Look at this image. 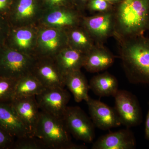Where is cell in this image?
I'll list each match as a JSON object with an SVG mask.
<instances>
[{
    "label": "cell",
    "mask_w": 149,
    "mask_h": 149,
    "mask_svg": "<svg viewBox=\"0 0 149 149\" xmlns=\"http://www.w3.org/2000/svg\"><path fill=\"white\" fill-rule=\"evenodd\" d=\"M17 80L0 76V103H10L13 100Z\"/></svg>",
    "instance_id": "cell-25"
},
{
    "label": "cell",
    "mask_w": 149,
    "mask_h": 149,
    "mask_svg": "<svg viewBox=\"0 0 149 149\" xmlns=\"http://www.w3.org/2000/svg\"><path fill=\"white\" fill-rule=\"evenodd\" d=\"M116 13L123 35L136 37L149 30V0H121L117 4Z\"/></svg>",
    "instance_id": "cell-2"
},
{
    "label": "cell",
    "mask_w": 149,
    "mask_h": 149,
    "mask_svg": "<svg viewBox=\"0 0 149 149\" xmlns=\"http://www.w3.org/2000/svg\"><path fill=\"white\" fill-rule=\"evenodd\" d=\"M120 56L129 82L149 85V38L142 35L131 37Z\"/></svg>",
    "instance_id": "cell-1"
},
{
    "label": "cell",
    "mask_w": 149,
    "mask_h": 149,
    "mask_svg": "<svg viewBox=\"0 0 149 149\" xmlns=\"http://www.w3.org/2000/svg\"><path fill=\"white\" fill-rule=\"evenodd\" d=\"M10 103L30 133L35 136L41 111L36 96L15 99Z\"/></svg>",
    "instance_id": "cell-14"
},
{
    "label": "cell",
    "mask_w": 149,
    "mask_h": 149,
    "mask_svg": "<svg viewBox=\"0 0 149 149\" xmlns=\"http://www.w3.org/2000/svg\"><path fill=\"white\" fill-rule=\"evenodd\" d=\"M111 4H117L121 1V0H105Z\"/></svg>",
    "instance_id": "cell-33"
},
{
    "label": "cell",
    "mask_w": 149,
    "mask_h": 149,
    "mask_svg": "<svg viewBox=\"0 0 149 149\" xmlns=\"http://www.w3.org/2000/svg\"><path fill=\"white\" fill-rule=\"evenodd\" d=\"M68 46L66 29L39 25L35 51L36 57L54 58Z\"/></svg>",
    "instance_id": "cell-6"
},
{
    "label": "cell",
    "mask_w": 149,
    "mask_h": 149,
    "mask_svg": "<svg viewBox=\"0 0 149 149\" xmlns=\"http://www.w3.org/2000/svg\"><path fill=\"white\" fill-rule=\"evenodd\" d=\"M32 73L45 88L65 86V77L53 58H37Z\"/></svg>",
    "instance_id": "cell-12"
},
{
    "label": "cell",
    "mask_w": 149,
    "mask_h": 149,
    "mask_svg": "<svg viewBox=\"0 0 149 149\" xmlns=\"http://www.w3.org/2000/svg\"><path fill=\"white\" fill-rule=\"evenodd\" d=\"M112 5L105 0H89L86 6L92 11L104 13L110 11Z\"/></svg>",
    "instance_id": "cell-26"
},
{
    "label": "cell",
    "mask_w": 149,
    "mask_h": 149,
    "mask_svg": "<svg viewBox=\"0 0 149 149\" xmlns=\"http://www.w3.org/2000/svg\"><path fill=\"white\" fill-rule=\"evenodd\" d=\"M41 139L33 135L15 139L12 149H47Z\"/></svg>",
    "instance_id": "cell-24"
},
{
    "label": "cell",
    "mask_w": 149,
    "mask_h": 149,
    "mask_svg": "<svg viewBox=\"0 0 149 149\" xmlns=\"http://www.w3.org/2000/svg\"><path fill=\"white\" fill-rule=\"evenodd\" d=\"M0 126L15 139L32 135L11 103H0Z\"/></svg>",
    "instance_id": "cell-16"
},
{
    "label": "cell",
    "mask_w": 149,
    "mask_h": 149,
    "mask_svg": "<svg viewBox=\"0 0 149 149\" xmlns=\"http://www.w3.org/2000/svg\"><path fill=\"white\" fill-rule=\"evenodd\" d=\"M13 0H0V15H6Z\"/></svg>",
    "instance_id": "cell-30"
},
{
    "label": "cell",
    "mask_w": 149,
    "mask_h": 149,
    "mask_svg": "<svg viewBox=\"0 0 149 149\" xmlns=\"http://www.w3.org/2000/svg\"><path fill=\"white\" fill-rule=\"evenodd\" d=\"M83 27L92 38L103 40L112 32L114 26L113 15L110 11L85 17L82 20Z\"/></svg>",
    "instance_id": "cell-17"
},
{
    "label": "cell",
    "mask_w": 149,
    "mask_h": 149,
    "mask_svg": "<svg viewBox=\"0 0 149 149\" xmlns=\"http://www.w3.org/2000/svg\"><path fill=\"white\" fill-rule=\"evenodd\" d=\"M70 97L69 92L61 87L45 88L36 96L40 111L62 118Z\"/></svg>",
    "instance_id": "cell-9"
},
{
    "label": "cell",
    "mask_w": 149,
    "mask_h": 149,
    "mask_svg": "<svg viewBox=\"0 0 149 149\" xmlns=\"http://www.w3.org/2000/svg\"><path fill=\"white\" fill-rule=\"evenodd\" d=\"M90 89L100 97H114L118 89L117 79L108 72L94 76L89 83Z\"/></svg>",
    "instance_id": "cell-21"
},
{
    "label": "cell",
    "mask_w": 149,
    "mask_h": 149,
    "mask_svg": "<svg viewBox=\"0 0 149 149\" xmlns=\"http://www.w3.org/2000/svg\"><path fill=\"white\" fill-rule=\"evenodd\" d=\"M38 28V24L11 27L6 45L20 52L36 57Z\"/></svg>",
    "instance_id": "cell-10"
},
{
    "label": "cell",
    "mask_w": 149,
    "mask_h": 149,
    "mask_svg": "<svg viewBox=\"0 0 149 149\" xmlns=\"http://www.w3.org/2000/svg\"><path fill=\"white\" fill-rule=\"evenodd\" d=\"M68 46L86 54L94 47L93 39L86 29L79 26L66 29Z\"/></svg>",
    "instance_id": "cell-23"
},
{
    "label": "cell",
    "mask_w": 149,
    "mask_h": 149,
    "mask_svg": "<svg viewBox=\"0 0 149 149\" xmlns=\"http://www.w3.org/2000/svg\"><path fill=\"white\" fill-rule=\"evenodd\" d=\"M35 136L52 149H85L87 147L72 143L71 135L63 119L42 111L35 130Z\"/></svg>",
    "instance_id": "cell-3"
},
{
    "label": "cell",
    "mask_w": 149,
    "mask_h": 149,
    "mask_svg": "<svg viewBox=\"0 0 149 149\" xmlns=\"http://www.w3.org/2000/svg\"><path fill=\"white\" fill-rule=\"evenodd\" d=\"M45 9L42 0H13L6 16L11 27L37 25Z\"/></svg>",
    "instance_id": "cell-5"
},
{
    "label": "cell",
    "mask_w": 149,
    "mask_h": 149,
    "mask_svg": "<svg viewBox=\"0 0 149 149\" xmlns=\"http://www.w3.org/2000/svg\"><path fill=\"white\" fill-rule=\"evenodd\" d=\"M114 58L108 51L94 47L85 54L83 67L88 72H100L108 68L114 62Z\"/></svg>",
    "instance_id": "cell-19"
},
{
    "label": "cell",
    "mask_w": 149,
    "mask_h": 149,
    "mask_svg": "<svg viewBox=\"0 0 149 149\" xmlns=\"http://www.w3.org/2000/svg\"><path fill=\"white\" fill-rule=\"evenodd\" d=\"M145 138L149 141V109L146 118L145 123Z\"/></svg>",
    "instance_id": "cell-31"
},
{
    "label": "cell",
    "mask_w": 149,
    "mask_h": 149,
    "mask_svg": "<svg viewBox=\"0 0 149 149\" xmlns=\"http://www.w3.org/2000/svg\"><path fill=\"white\" fill-rule=\"evenodd\" d=\"M15 140L0 126V149H12Z\"/></svg>",
    "instance_id": "cell-29"
},
{
    "label": "cell",
    "mask_w": 149,
    "mask_h": 149,
    "mask_svg": "<svg viewBox=\"0 0 149 149\" xmlns=\"http://www.w3.org/2000/svg\"><path fill=\"white\" fill-rule=\"evenodd\" d=\"M91 118L95 126L102 130H108L122 125L115 109L100 101L90 97L86 102Z\"/></svg>",
    "instance_id": "cell-13"
},
{
    "label": "cell",
    "mask_w": 149,
    "mask_h": 149,
    "mask_svg": "<svg viewBox=\"0 0 149 149\" xmlns=\"http://www.w3.org/2000/svg\"><path fill=\"white\" fill-rule=\"evenodd\" d=\"M74 8L58 7L45 9L38 24L65 29L79 26L81 20Z\"/></svg>",
    "instance_id": "cell-11"
},
{
    "label": "cell",
    "mask_w": 149,
    "mask_h": 149,
    "mask_svg": "<svg viewBox=\"0 0 149 149\" xmlns=\"http://www.w3.org/2000/svg\"><path fill=\"white\" fill-rule=\"evenodd\" d=\"M45 89V86L40 80L31 72L17 80L13 100L22 97L38 95Z\"/></svg>",
    "instance_id": "cell-22"
},
{
    "label": "cell",
    "mask_w": 149,
    "mask_h": 149,
    "mask_svg": "<svg viewBox=\"0 0 149 149\" xmlns=\"http://www.w3.org/2000/svg\"><path fill=\"white\" fill-rule=\"evenodd\" d=\"M77 7L85 6L89 0H74Z\"/></svg>",
    "instance_id": "cell-32"
},
{
    "label": "cell",
    "mask_w": 149,
    "mask_h": 149,
    "mask_svg": "<svg viewBox=\"0 0 149 149\" xmlns=\"http://www.w3.org/2000/svg\"><path fill=\"white\" fill-rule=\"evenodd\" d=\"M63 119L70 135L74 138L85 143L93 142L95 125L91 118L80 107H67Z\"/></svg>",
    "instance_id": "cell-7"
},
{
    "label": "cell",
    "mask_w": 149,
    "mask_h": 149,
    "mask_svg": "<svg viewBox=\"0 0 149 149\" xmlns=\"http://www.w3.org/2000/svg\"><path fill=\"white\" fill-rule=\"evenodd\" d=\"M42 1L45 9L58 7H77L74 0H42Z\"/></svg>",
    "instance_id": "cell-28"
},
{
    "label": "cell",
    "mask_w": 149,
    "mask_h": 149,
    "mask_svg": "<svg viewBox=\"0 0 149 149\" xmlns=\"http://www.w3.org/2000/svg\"><path fill=\"white\" fill-rule=\"evenodd\" d=\"M65 84L73 95L77 102L88 101L90 97L88 95L90 86L85 75L81 71H75L65 76Z\"/></svg>",
    "instance_id": "cell-20"
},
{
    "label": "cell",
    "mask_w": 149,
    "mask_h": 149,
    "mask_svg": "<svg viewBox=\"0 0 149 149\" xmlns=\"http://www.w3.org/2000/svg\"><path fill=\"white\" fill-rule=\"evenodd\" d=\"M11 27L6 16L0 15V49L5 45Z\"/></svg>",
    "instance_id": "cell-27"
},
{
    "label": "cell",
    "mask_w": 149,
    "mask_h": 149,
    "mask_svg": "<svg viewBox=\"0 0 149 149\" xmlns=\"http://www.w3.org/2000/svg\"><path fill=\"white\" fill-rule=\"evenodd\" d=\"M136 141L128 128L111 132L102 136L93 144V149H133Z\"/></svg>",
    "instance_id": "cell-15"
},
{
    "label": "cell",
    "mask_w": 149,
    "mask_h": 149,
    "mask_svg": "<svg viewBox=\"0 0 149 149\" xmlns=\"http://www.w3.org/2000/svg\"><path fill=\"white\" fill-rule=\"evenodd\" d=\"M113 97L114 109L121 124L129 128L141 124L142 111L136 96L128 91L118 90Z\"/></svg>",
    "instance_id": "cell-8"
},
{
    "label": "cell",
    "mask_w": 149,
    "mask_h": 149,
    "mask_svg": "<svg viewBox=\"0 0 149 149\" xmlns=\"http://www.w3.org/2000/svg\"><path fill=\"white\" fill-rule=\"evenodd\" d=\"M85 54L68 46L54 58L63 76L80 70L83 67Z\"/></svg>",
    "instance_id": "cell-18"
},
{
    "label": "cell",
    "mask_w": 149,
    "mask_h": 149,
    "mask_svg": "<svg viewBox=\"0 0 149 149\" xmlns=\"http://www.w3.org/2000/svg\"><path fill=\"white\" fill-rule=\"evenodd\" d=\"M36 59L5 45L0 49V76L17 80L32 72Z\"/></svg>",
    "instance_id": "cell-4"
}]
</instances>
